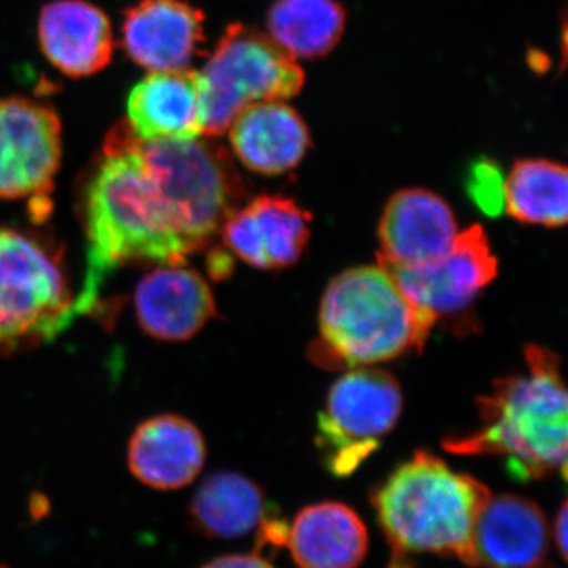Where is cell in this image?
Returning a JSON list of instances; mask_svg holds the SVG:
<instances>
[{"mask_svg":"<svg viewBox=\"0 0 568 568\" xmlns=\"http://www.w3.org/2000/svg\"><path fill=\"white\" fill-rule=\"evenodd\" d=\"M82 219L88 252L84 282L74 297L77 316L99 305L104 284L123 265L183 264L194 253L175 231L126 122L104 140L82 194Z\"/></svg>","mask_w":568,"mask_h":568,"instance_id":"6da1fadb","label":"cell"},{"mask_svg":"<svg viewBox=\"0 0 568 568\" xmlns=\"http://www.w3.org/2000/svg\"><path fill=\"white\" fill-rule=\"evenodd\" d=\"M478 413L477 429L444 440L448 452L500 458L519 481L568 484V379L556 354L529 346L526 372L495 381Z\"/></svg>","mask_w":568,"mask_h":568,"instance_id":"7a4b0ae2","label":"cell"},{"mask_svg":"<svg viewBox=\"0 0 568 568\" xmlns=\"http://www.w3.org/2000/svg\"><path fill=\"white\" fill-rule=\"evenodd\" d=\"M488 488L455 473L443 458L418 450L372 493L377 523L392 549L390 567L414 555L454 556L469 566L477 519Z\"/></svg>","mask_w":568,"mask_h":568,"instance_id":"3957f363","label":"cell"},{"mask_svg":"<svg viewBox=\"0 0 568 568\" xmlns=\"http://www.w3.org/2000/svg\"><path fill=\"white\" fill-rule=\"evenodd\" d=\"M435 324L383 265H361L328 283L308 355L328 369L383 364L420 351Z\"/></svg>","mask_w":568,"mask_h":568,"instance_id":"277c9868","label":"cell"},{"mask_svg":"<svg viewBox=\"0 0 568 568\" xmlns=\"http://www.w3.org/2000/svg\"><path fill=\"white\" fill-rule=\"evenodd\" d=\"M140 142L175 231L197 252L244 200L241 175L227 153L211 141Z\"/></svg>","mask_w":568,"mask_h":568,"instance_id":"5b68a950","label":"cell"},{"mask_svg":"<svg viewBox=\"0 0 568 568\" xmlns=\"http://www.w3.org/2000/svg\"><path fill=\"white\" fill-rule=\"evenodd\" d=\"M205 136L231 129L245 108L293 99L304 85V70L263 32L244 24L224 31L203 70L197 71Z\"/></svg>","mask_w":568,"mask_h":568,"instance_id":"8992f818","label":"cell"},{"mask_svg":"<svg viewBox=\"0 0 568 568\" xmlns=\"http://www.w3.org/2000/svg\"><path fill=\"white\" fill-rule=\"evenodd\" d=\"M74 317L58 260L28 234L0 227V349L48 342Z\"/></svg>","mask_w":568,"mask_h":568,"instance_id":"52a82bcc","label":"cell"},{"mask_svg":"<svg viewBox=\"0 0 568 568\" xmlns=\"http://www.w3.org/2000/svg\"><path fill=\"white\" fill-rule=\"evenodd\" d=\"M403 394L390 373L353 368L328 390L317 417L316 446L335 477L354 474L379 450L403 413Z\"/></svg>","mask_w":568,"mask_h":568,"instance_id":"ba28073f","label":"cell"},{"mask_svg":"<svg viewBox=\"0 0 568 568\" xmlns=\"http://www.w3.org/2000/svg\"><path fill=\"white\" fill-rule=\"evenodd\" d=\"M62 162V122L50 104L0 99V200L47 203Z\"/></svg>","mask_w":568,"mask_h":568,"instance_id":"9c48e42d","label":"cell"},{"mask_svg":"<svg viewBox=\"0 0 568 568\" xmlns=\"http://www.w3.org/2000/svg\"><path fill=\"white\" fill-rule=\"evenodd\" d=\"M399 290L429 316H466L478 295L497 275V260L481 226L458 234L450 252L435 263L413 265L381 264Z\"/></svg>","mask_w":568,"mask_h":568,"instance_id":"30bf717a","label":"cell"},{"mask_svg":"<svg viewBox=\"0 0 568 568\" xmlns=\"http://www.w3.org/2000/svg\"><path fill=\"white\" fill-rule=\"evenodd\" d=\"M312 215L291 197L263 194L223 223L224 245L244 263L263 271L297 264L310 241Z\"/></svg>","mask_w":568,"mask_h":568,"instance_id":"8fae6325","label":"cell"},{"mask_svg":"<svg viewBox=\"0 0 568 568\" xmlns=\"http://www.w3.org/2000/svg\"><path fill=\"white\" fill-rule=\"evenodd\" d=\"M121 32L126 55L149 73L190 70L205 40L204 13L183 0H140Z\"/></svg>","mask_w":568,"mask_h":568,"instance_id":"7c38bea8","label":"cell"},{"mask_svg":"<svg viewBox=\"0 0 568 568\" xmlns=\"http://www.w3.org/2000/svg\"><path fill=\"white\" fill-rule=\"evenodd\" d=\"M458 234L455 213L439 194L399 190L381 215L377 263L405 267L435 263L450 252Z\"/></svg>","mask_w":568,"mask_h":568,"instance_id":"4fadbf2b","label":"cell"},{"mask_svg":"<svg viewBox=\"0 0 568 568\" xmlns=\"http://www.w3.org/2000/svg\"><path fill=\"white\" fill-rule=\"evenodd\" d=\"M138 324L160 342H186L216 315L203 275L183 264H164L142 276L134 290Z\"/></svg>","mask_w":568,"mask_h":568,"instance_id":"5bb4252c","label":"cell"},{"mask_svg":"<svg viewBox=\"0 0 568 568\" xmlns=\"http://www.w3.org/2000/svg\"><path fill=\"white\" fill-rule=\"evenodd\" d=\"M39 43L48 62L73 80L100 73L114 54L110 18L88 0L47 3L40 11Z\"/></svg>","mask_w":568,"mask_h":568,"instance_id":"9a60e30c","label":"cell"},{"mask_svg":"<svg viewBox=\"0 0 568 568\" xmlns=\"http://www.w3.org/2000/svg\"><path fill=\"white\" fill-rule=\"evenodd\" d=\"M549 547L547 517L526 497H489L474 529L469 566L537 568Z\"/></svg>","mask_w":568,"mask_h":568,"instance_id":"2e32d148","label":"cell"},{"mask_svg":"<svg viewBox=\"0 0 568 568\" xmlns=\"http://www.w3.org/2000/svg\"><path fill=\"white\" fill-rule=\"evenodd\" d=\"M207 457L200 428L189 418L163 414L142 422L130 437V473L145 487L174 491L200 476Z\"/></svg>","mask_w":568,"mask_h":568,"instance_id":"e0dca14e","label":"cell"},{"mask_svg":"<svg viewBox=\"0 0 568 568\" xmlns=\"http://www.w3.org/2000/svg\"><path fill=\"white\" fill-rule=\"evenodd\" d=\"M126 125L142 142L190 141L203 133L197 71H151L126 97Z\"/></svg>","mask_w":568,"mask_h":568,"instance_id":"ac0fdd59","label":"cell"},{"mask_svg":"<svg viewBox=\"0 0 568 568\" xmlns=\"http://www.w3.org/2000/svg\"><path fill=\"white\" fill-rule=\"evenodd\" d=\"M231 148L253 173L280 175L298 166L310 149L304 119L283 102L245 108L230 129Z\"/></svg>","mask_w":568,"mask_h":568,"instance_id":"d6986e66","label":"cell"},{"mask_svg":"<svg viewBox=\"0 0 568 568\" xmlns=\"http://www.w3.org/2000/svg\"><path fill=\"white\" fill-rule=\"evenodd\" d=\"M286 547L298 568H357L368 551V530L346 504H313L287 526Z\"/></svg>","mask_w":568,"mask_h":568,"instance_id":"ffe728a7","label":"cell"},{"mask_svg":"<svg viewBox=\"0 0 568 568\" xmlns=\"http://www.w3.org/2000/svg\"><path fill=\"white\" fill-rule=\"evenodd\" d=\"M192 528L205 537H244L268 518L263 488L237 473L212 474L194 493L189 507Z\"/></svg>","mask_w":568,"mask_h":568,"instance_id":"44dd1931","label":"cell"},{"mask_svg":"<svg viewBox=\"0 0 568 568\" xmlns=\"http://www.w3.org/2000/svg\"><path fill=\"white\" fill-rule=\"evenodd\" d=\"M345 26V10L336 0H276L267 14L268 37L294 59L327 54Z\"/></svg>","mask_w":568,"mask_h":568,"instance_id":"7402d4cb","label":"cell"},{"mask_svg":"<svg viewBox=\"0 0 568 568\" xmlns=\"http://www.w3.org/2000/svg\"><path fill=\"white\" fill-rule=\"evenodd\" d=\"M506 209L519 223L568 224V166L549 160H519L506 179Z\"/></svg>","mask_w":568,"mask_h":568,"instance_id":"603a6c76","label":"cell"},{"mask_svg":"<svg viewBox=\"0 0 568 568\" xmlns=\"http://www.w3.org/2000/svg\"><path fill=\"white\" fill-rule=\"evenodd\" d=\"M465 189L470 203L484 215L497 219L506 211V175L499 164L487 156L469 164Z\"/></svg>","mask_w":568,"mask_h":568,"instance_id":"cb8c5ba5","label":"cell"},{"mask_svg":"<svg viewBox=\"0 0 568 568\" xmlns=\"http://www.w3.org/2000/svg\"><path fill=\"white\" fill-rule=\"evenodd\" d=\"M203 568H275L267 559L257 555L222 556L205 564Z\"/></svg>","mask_w":568,"mask_h":568,"instance_id":"d4e9b609","label":"cell"},{"mask_svg":"<svg viewBox=\"0 0 568 568\" xmlns=\"http://www.w3.org/2000/svg\"><path fill=\"white\" fill-rule=\"evenodd\" d=\"M207 268L213 280L227 278V276L233 274L234 268V261L233 257H231V253L227 252V250L226 252H222V250L212 252L209 254Z\"/></svg>","mask_w":568,"mask_h":568,"instance_id":"484cf974","label":"cell"},{"mask_svg":"<svg viewBox=\"0 0 568 568\" xmlns=\"http://www.w3.org/2000/svg\"><path fill=\"white\" fill-rule=\"evenodd\" d=\"M555 538L560 556L568 562V499L560 507L558 518H556Z\"/></svg>","mask_w":568,"mask_h":568,"instance_id":"4316f807","label":"cell"},{"mask_svg":"<svg viewBox=\"0 0 568 568\" xmlns=\"http://www.w3.org/2000/svg\"><path fill=\"white\" fill-rule=\"evenodd\" d=\"M568 65V10L562 26V69Z\"/></svg>","mask_w":568,"mask_h":568,"instance_id":"83f0119b","label":"cell"},{"mask_svg":"<svg viewBox=\"0 0 568 568\" xmlns=\"http://www.w3.org/2000/svg\"><path fill=\"white\" fill-rule=\"evenodd\" d=\"M0 568H9V567H6V566H0Z\"/></svg>","mask_w":568,"mask_h":568,"instance_id":"f1b7e54d","label":"cell"}]
</instances>
